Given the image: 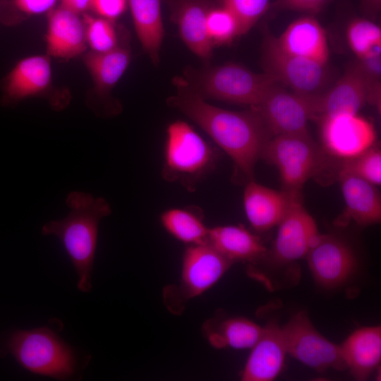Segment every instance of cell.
Here are the masks:
<instances>
[{"instance_id": "1", "label": "cell", "mask_w": 381, "mask_h": 381, "mask_svg": "<svg viewBox=\"0 0 381 381\" xmlns=\"http://www.w3.org/2000/svg\"><path fill=\"white\" fill-rule=\"evenodd\" d=\"M176 93L167 104L194 121L224 151L234 164V179L252 180L255 164L271 134L253 109L235 111L213 106L181 76L174 78Z\"/></svg>"}, {"instance_id": "2", "label": "cell", "mask_w": 381, "mask_h": 381, "mask_svg": "<svg viewBox=\"0 0 381 381\" xmlns=\"http://www.w3.org/2000/svg\"><path fill=\"white\" fill-rule=\"evenodd\" d=\"M66 205L70 210L66 217L44 224L42 234L59 239L77 272L78 289L87 293L92 289L99 223L111 214V208L104 198L80 191L69 193Z\"/></svg>"}, {"instance_id": "3", "label": "cell", "mask_w": 381, "mask_h": 381, "mask_svg": "<svg viewBox=\"0 0 381 381\" xmlns=\"http://www.w3.org/2000/svg\"><path fill=\"white\" fill-rule=\"evenodd\" d=\"M188 85L205 99L256 106L274 85L279 83L269 74L255 73L235 63L189 68L184 72Z\"/></svg>"}, {"instance_id": "4", "label": "cell", "mask_w": 381, "mask_h": 381, "mask_svg": "<svg viewBox=\"0 0 381 381\" xmlns=\"http://www.w3.org/2000/svg\"><path fill=\"white\" fill-rule=\"evenodd\" d=\"M217 150L190 124L181 120L169 123L166 131L162 176L179 183L189 191L215 167Z\"/></svg>"}, {"instance_id": "5", "label": "cell", "mask_w": 381, "mask_h": 381, "mask_svg": "<svg viewBox=\"0 0 381 381\" xmlns=\"http://www.w3.org/2000/svg\"><path fill=\"white\" fill-rule=\"evenodd\" d=\"M6 350L25 369L56 379L77 371L75 351L48 327L17 330L8 337Z\"/></svg>"}, {"instance_id": "6", "label": "cell", "mask_w": 381, "mask_h": 381, "mask_svg": "<svg viewBox=\"0 0 381 381\" xmlns=\"http://www.w3.org/2000/svg\"><path fill=\"white\" fill-rule=\"evenodd\" d=\"M233 264L208 243L188 246L179 284L163 289L164 305L173 315H181L191 299L213 286Z\"/></svg>"}, {"instance_id": "7", "label": "cell", "mask_w": 381, "mask_h": 381, "mask_svg": "<svg viewBox=\"0 0 381 381\" xmlns=\"http://www.w3.org/2000/svg\"><path fill=\"white\" fill-rule=\"evenodd\" d=\"M262 157L278 169L283 190L292 194H301L305 183L321 168L323 161L322 151L308 132L272 136Z\"/></svg>"}, {"instance_id": "8", "label": "cell", "mask_w": 381, "mask_h": 381, "mask_svg": "<svg viewBox=\"0 0 381 381\" xmlns=\"http://www.w3.org/2000/svg\"><path fill=\"white\" fill-rule=\"evenodd\" d=\"M264 72L297 93L317 96L325 92L329 80L328 64L289 54L267 33L262 47Z\"/></svg>"}, {"instance_id": "9", "label": "cell", "mask_w": 381, "mask_h": 381, "mask_svg": "<svg viewBox=\"0 0 381 381\" xmlns=\"http://www.w3.org/2000/svg\"><path fill=\"white\" fill-rule=\"evenodd\" d=\"M317 96L297 93L274 85L253 109L271 135L308 133V123L318 119Z\"/></svg>"}, {"instance_id": "10", "label": "cell", "mask_w": 381, "mask_h": 381, "mask_svg": "<svg viewBox=\"0 0 381 381\" xmlns=\"http://www.w3.org/2000/svg\"><path fill=\"white\" fill-rule=\"evenodd\" d=\"M282 327L287 353L318 372L347 370L340 346L322 336L301 311Z\"/></svg>"}, {"instance_id": "11", "label": "cell", "mask_w": 381, "mask_h": 381, "mask_svg": "<svg viewBox=\"0 0 381 381\" xmlns=\"http://www.w3.org/2000/svg\"><path fill=\"white\" fill-rule=\"evenodd\" d=\"M277 226L271 250H267L258 262H267L275 268L291 265L306 258L320 235L315 219L302 205L301 196L293 200Z\"/></svg>"}, {"instance_id": "12", "label": "cell", "mask_w": 381, "mask_h": 381, "mask_svg": "<svg viewBox=\"0 0 381 381\" xmlns=\"http://www.w3.org/2000/svg\"><path fill=\"white\" fill-rule=\"evenodd\" d=\"M380 82L373 80L358 61L348 65L333 86L317 97L318 118L357 114L366 103L380 110Z\"/></svg>"}, {"instance_id": "13", "label": "cell", "mask_w": 381, "mask_h": 381, "mask_svg": "<svg viewBox=\"0 0 381 381\" xmlns=\"http://www.w3.org/2000/svg\"><path fill=\"white\" fill-rule=\"evenodd\" d=\"M318 120L322 147L333 157L352 159L376 143L373 123L358 113L323 116Z\"/></svg>"}, {"instance_id": "14", "label": "cell", "mask_w": 381, "mask_h": 381, "mask_svg": "<svg viewBox=\"0 0 381 381\" xmlns=\"http://www.w3.org/2000/svg\"><path fill=\"white\" fill-rule=\"evenodd\" d=\"M306 258L315 282L325 289H334L346 284L358 267V260L351 246L329 234H320Z\"/></svg>"}, {"instance_id": "15", "label": "cell", "mask_w": 381, "mask_h": 381, "mask_svg": "<svg viewBox=\"0 0 381 381\" xmlns=\"http://www.w3.org/2000/svg\"><path fill=\"white\" fill-rule=\"evenodd\" d=\"M301 194L276 190L253 179L246 183L243 204L246 216L253 230L264 232L277 226L293 200Z\"/></svg>"}, {"instance_id": "16", "label": "cell", "mask_w": 381, "mask_h": 381, "mask_svg": "<svg viewBox=\"0 0 381 381\" xmlns=\"http://www.w3.org/2000/svg\"><path fill=\"white\" fill-rule=\"evenodd\" d=\"M287 351L282 327L268 322L241 371L243 381H271L281 373Z\"/></svg>"}, {"instance_id": "17", "label": "cell", "mask_w": 381, "mask_h": 381, "mask_svg": "<svg viewBox=\"0 0 381 381\" xmlns=\"http://www.w3.org/2000/svg\"><path fill=\"white\" fill-rule=\"evenodd\" d=\"M52 83V68L49 57L35 55L19 61L5 77L2 104L13 105L26 98L41 95Z\"/></svg>"}, {"instance_id": "18", "label": "cell", "mask_w": 381, "mask_h": 381, "mask_svg": "<svg viewBox=\"0 0 381 381\" xmlns=\"http://www.w3.org/2000/svg\"><path fill=\"white\" fill-rule=\"evenodd\" d=\"M215 0H169L171 18L176 24L180 36L195 54L209 59L213 46L207 34L206 20Z\"/></svg>"}, {"instance_id": "19", "label": "cell", "mask_w": 381, "mask_h": 381, "mask_svg": "<svg viewBox=\"0 0 381 381\" xmlns=\"http://www.w3.org/2000/svg\"><path fill=\"white\" fill-rule=\"evenodd\" d=\"M274 40L284 52L322 64H328L329 51L325 30L313 15L291 23Z\"/></svg>"}, {"instance_id": "20", "label": "cell", "mask_w": 381, "mask_h": 381, "mask_svg": "<svg viewBox=\"0 0 381 381\" xmlns=\"http://www.w3.org/2000/svg\"><path fill=\"white\" fill-rule=\"evenodd\" d=\"M46 42L48 54L56 58L69 59L83 54L87 42L80 14L61 6L49 11Z\"/></svg>"}, {"instance_id": "21", "label": "cell", "mask_w": 381, "mask_h": 381, "mask_svg": "<svg viewBox=\"0 0 381 381\" xmlns=\"http://www.w3.org/2000/svg\"><path fill=\"white\" fill-rule=\"evenodd\" d=\"M263 327L237 316H227L219 311L207 319L201 331L209 344L217 349L230 347L251 349L262 335Z\"/></svg>"}, {"instance_id": "22", "label": "cell", "mask_w": 381, "mask_h": 381, "mask_svg": "<svg viewBox=\"0 0 381 381\" xmlns=\"http://www.w3.org/2000/svg\"><path fill=\"white\" fill-rule=\"evenodd\" d=\"M339 346L346 369L356 380H365L380 363L381 327L358 328Z\"/></svg>"}, {"instance_id": "23", "label": "cell", "mask_w": 381, "mask_h": 381, "mask_svg": "<svg viewBox=\"0 0 381 381\" xmlns=\"http://www.w3.org/2000/svg\"><path fill=\"white\" fill-rule=\"evenodd\" d=\"M207 243L233 263L255 264L267 252L260 238L243 225L209 228Z\"/></svg>"}, {"instance_id": "24", "label": "cell", "mask_w": 381, "mask_h": 381, "mask_svg": "<svg viewBox=\"0 0 381 381\" xmlns=\"http://www.w3.org/2000/svg\"><path fill=\"white\" fill-rule=\"evenodd\" d=\"M339 181L346 205L345 216L360 226L381 220V197L376 186L339 170Z\"/></svg>"}, {"instance_id": "25", "label": "cell", "mask_w": 381, "mask_h": 381, "mask_svg": "<svg viewBox=\"0 0 381 381\" xmlns=\"http://www.w3.org/2000/svg\"><path fill=\"white\" fill-rule=\"evenodd\" d=\"M138 40L152 61L157 64L164 37L160 0H128Z\"/></svg>"}, {"instance_id": "26", "label": "cell", "mask_w": 381, "mask_h": 381, "mask_svg": "<svg viewBox=\"0 0 381 381\" xmlns=\"http://www.w3.org/2000/svg\"><path fill=\"white\" fill-rule=\"evenodd\" d=\"M131 59L129 49L119 44L113 49L91 51L84 56V64L99 96L104 97L121 78Z\"/></svg>"}, {"instance_id": "27", "label": "cell", "mask_w": 381, "mask_h": 381, "mask_svg": "<svg viewBox=\"0 0 381 381\" xmlns=\"http://www.w3.org/2000/svg\"><path fill=\"white\" fill-rule=\"evenodd\" d=\"M162 227L178 241L188 246L207 243L209 227L202 210L197 207H172L159 217Z\"/></svg>"}, {"instance_id": "28", "label": "cell", "mask_w": 381, "mask_h": 381, "mask_svg": "<svg viewBox=\"0 0 381 381\" xmlns=\"http://www.w3.org/2000/svg\"><path fill=\"white\" fill-rule=\"evenodd\" d=\"M346 38L357 59L381 51L380 26L367 18L352 19L347 25Z\"/></svg>"}, {"instance_id": "29", "label": "cell", "mask_w": 381, "mask_h": 381, "mask_svg": "<svg viewBox=\"0 0 381 381\" xmlns=\"http://www.w3.org/2000/svg\"><path fill=\"white\" fill-rule=\"evenodd\" d=\"M206 30L213 47L229 43L242 35L237 18L222 4L214 6L210 10L206 20Z\"/></svg>"}, {"instance_id": "30", "label": "cell", "mask_w": 381, "mask_h": 381, "mask_svg": "<svg viewBox=\"0 0 381 381\" xmlns=\"http://www.w3.org/2000/svg\"><path fill=\"white\" fill-rule=\"evenodd\" d=\"M83 20L87 45L92 51L107 52L119 45L114 21L87 13L83 14Z\"/></svg>"}, {"instance_id": "31", "label": "cell", "mask_w": 381, "mask_h": 381, "mask_svg": "<svg viewBox=\"0 0 381 381\" xmlns=\"http://www.w3.org/2000/svg\"><path fill=\"white\" fill-rule=\"evenodd\" d=\"M340 170L353 174L375 186L381 183V151L375 143L360 155L344 160Z\"/></svg>"}, {"instance_id": "32", "label": "cell", "mask_w": 381, "mask_h": 381, "mask_svg": "<svg viewBox=\"0 0 381 381\" xmlns=\"http://www.w3.org/2000/svg\"><path fill=\"white\" fill-rule=\"evenodd\" d=\"M237 18L243 35L248 32L270 8L269 0H220Z\"/></svg>"}, {"instance_id": "33", "label": "cell", "mask_w": 381, "mask_h": 381, "mask_svg": "<svg viewBox=\"0 0 381 381\" xmlns=\"http://www.w3.org/2000/svg\"><path fill=\"white\" fill-rule=\"evenodd\" d=\"M57 0H10L0 4V17L10 22L14 13L26 16L49 13L53 9Z\"/></svg>"}, {"instance_id": "34", "label": "cell", "mask_w": 381, "mask_h": 381, "mask_svg": "<svg viewBox=\"0 0 381 381\" xmlns=\"http://www.w3.org/2000/svg\"><path fill=\"white\" fill-rule=\"evenodd\" d=\"M330 0H275L270 8L275 11H294L314 15L320 12Z\"/></svg>"}, {"instance_id": "35", "label": "cell", "mask_w": 381, "mask_h": 381, "mask_svg": "<svg viewBox=\"0 0 381 381\" xmlns=\"http://www.w3.org/2000/svg\"><path fill=\"white\" fill-rule=\"evenodd\" d=\"M128 0H92V9L100 17L114 21L126 11Z\"/></svg>"}, {"instance_id": "36", "label": "cell", "mask_w": 381, "mask_h": 381, "mask_svg": "<svg viewBox=\"0 0 381 381\" xmlns=\"http://www.w3.org/2000/svg\"><path fill=\"white\" fill-rule=\"evenodd\" d=\"M61 6L78 14H84L92 9V0H60Z\"/></svg>"}, {"instance_id": "37", "label": "cell", "mask_w": 381, "mask_h": 381, "mask_svg": "<svg viewBox=\"0 0 381 381\" xmlns=\"http://www.w3.org/2000/svg\"><path fill=\"white\" fill-rule=\"evenodd\" d=\"M362 7L371 16L377 15L381 8V0H361Z\"/></svg>"}, {"instance_id": "38", "label": "cell", "mask_w": 381, "mask_h": 381, "mask_svg": "<svg viewBox=\"0 0 381 381\" xmlns=\"http://www.w3.org/2000/svg\"><path fill=\"white\" fill-rule=\"evenodd\" d=\"M0 4H1V1H0Z\"/></svg>"}]
</instances>
